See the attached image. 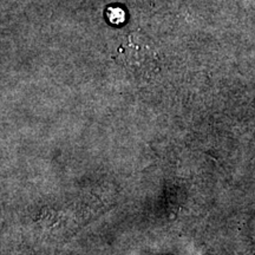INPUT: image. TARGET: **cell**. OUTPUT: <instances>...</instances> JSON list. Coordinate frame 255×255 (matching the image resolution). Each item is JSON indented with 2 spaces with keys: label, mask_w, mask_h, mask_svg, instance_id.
<instances>
[{
  "label": "cell",
  "mask_w": 255,
  "mask_h": 255,
  "mask_svg": "<svg viewBox=\"0 0 255 255\" xmlns=\"http://www.w3.org/2000/svg\"><path fill=\"white\" fill-rule=\"evenodd\" d=\"M107 17L111 24L120 25L126 20V12L119 6H110L107 8Z\"/></svg>",
  "instance_id": "obj_1"
}]
</instances>
